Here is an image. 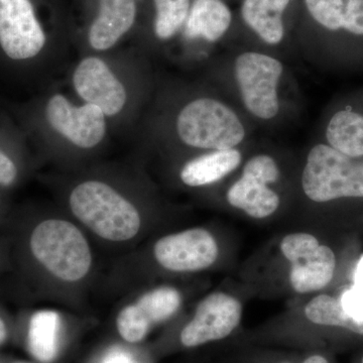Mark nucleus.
Listing matches in <instances>:
<instances>
[{
  "instance_id": "obj_1",
  "label": "nucleus",
  "mask_w": 363,
  "mask_h": 363,
  "mask_svg": "<svg viewBox=\"0 0 363 363\" xmlns=\"http://www.w3.org/2000/svg\"><path fill=\"white\" fill-rule=\"evenodd\" d=\"M68 83L74 96L98 107L118 135H135L157 88L150 59L135 47L78 56Z\"/></svg>"
},
{
  "instance_id": "obj_2",
  "label": "nucleus",
  "mask_w": 363,
  "mask_h": 363,
  "mask_svg": "<svg viewBox=\"0 0 363 363\" xmlns=\"http://www.w3.org/2000/svg\"><path fill=\"white\" fill-rule=\"evenodd\" d=\"M135 138L173 140L186 149L211 152L236 149L247 138L238 114L218 98L199 91L169 93L156 88Z\"/></svg>"
},
{
  "instance_id": "obj_3",
  "label": "nucleus",
  "mask_w": 363,
  "mask_h": 363,
  "mask_svg": "<svg viewBox=\"0 0 363 363\" xmlns=\"http://www.w3.org/2000/svg\"><path fill=\"white\" fill-rule=\"evenodd\" d=\"M39 138L52 150L90 155L104 149L112 136L106 117L94 105L74 100L54 85L35 109Z\"/></svg>"
},
{
  "instance_id": "obj_4",
  "label": "nucleus",
  "mask_w": 363,
  "mask_h": 363,
  "mask_svg": "<svg viewBox=\"0 0 363 363\" xmlns=\"http://www.w3.org/2000/svg\"><path fill=\"white\" fill-rule=\"evenodd\" d=\"M72 213L99 238L123 242L140 233L142 216L135 203L116 185L104 179H84L71 188Z\"/></svg>"
},
{
  "instance_id": "obj_5",
  "label": "nucleus",
  "mask_w": 363,
  "mask_h": 363,
  "mask_svg": "<svg viewBox=\"0 0 363 363\" xmlns=\"http://www.w3.org/2000/svg\"><path fill=\"white\" fill-rule=\"evenodd\" d=\"M0 50L16 64L39 63L54 73L68 58V45L50 38L32 0H0Z\"/></svg>"
},
{
  "instance_id": "obj_6",
  "label": "nucleus",
  "mask_w": 363,
  "mask_h": 363,
  "mask_svg": "<svg viewBox=\"0 0 363 363\" xmlns=\"http://www.w3.org/2000/svg\"><path fill=\"white\" fill-rule=\"evenodd\" d=\"M30 248L38 262L61 281H77L92 266L88 241L71 222L47 219L33 229Z\"/></svg>"
},
{
  "instance_id": "obj_7",
  "label": "nucleus",
  "mask_w": 363,
  "mask_h": 363,
  "mask_svg": "<svg viewBox=\"0 0 363 363\" xmlns=\"http://www.w3.org/2000/svg\"><path fill=\"white\" fill-rule=\"evenodd\" d=\"M302 188L317 203L363 198V160L346 156L325 143L314 145L306 160Z\"/></svg>"
},
{
  "instance_id": "obj_8",
  "label": "nucleus",
  "mask_w": 363,
  "mask_h": 363,
  "mask_svg": "<svg viewBox=\"0 0 363 363\" xmlns=\"http://www.w3.org/2000/svg\"><path fill=\"white\" fill-rule=\"evenodd\" d=\"M234 78L245 111L257 121H269L281 111V61L259 52H245L233 65Z\"/></svg>"
},
{
  "instance_id": "obj_9",
  "label": "nucleus",
  "mask_w": 363,
  "mask_h": 363,
  "mask_svg": "<svg viewBox=\"0 0 363 363\" xmlns=\"http://www.w3.org/2000/svg\"><path fill=\"white\" fill-rule=\"evenodd\" d=\"M281 252L291 264L290 283L296 292H316L333 279L335 255L312 234H289L281 240Z\"/></svg>"
},
{
  "instance_id": "obj_10",
  "label": "nucleus",
  "mask_w": 363,
  "mask_h": 363,
  "mask_svg": "<svg viewBox=\"0 0 363 363\" xmlns=\"http://www.w3.org/2000/svg\"><path fill=\"white\" fill-rule=\"evenodd\" d=\"M278 162L267 154L255 155L243 167L242 175L227 191L229 204L255 219L272 216L281 205V198L269 187L279 179Z\"/></svg>"
},
{
  "instance_id": "obj_11",
  "label": "nucleus",
  "mask_w": 363,
  "mask_h": 363,
  "mask_svg": "<svg viewBox=\"0 0 363 363\" xmlns=\"http://www.w3.org/2000/svg\"><path fill=\"white\" fill-rule=\"evenodd\" d=\"M138 0H96L94 13L77 43L78 56L116 51L138 23Z\"/></svg>"
},
{
  "instance_id": "obj_12",
  "label": "nucleus",
  "mask_w": 363,
  "mask_h": 363,
  "mask_svg": "<svg viewBox=\"0 0 363 363\" xmlns=\"http://www.w3.org/2000/svg\"><path fill=\"white\" fill-rule=\"evenodd\" d=\"M219 248L209 231L192 228L157 241L154 255L160 266L175 272H199L216 262Z\"/></svg>"
},
{
  "instance_id": "obj_13",
  "label": "nucleus",
  "mask_w": 363,
  "mask_h": 363,
  "mask_svg": "<svg viewBox=\"0 0 363 363\" xmlns=\"http://www.w3.org/2000/svg\"><path fill=\"white\" fill-rule=\"evenodd\" d=\"M242 306L225 293H213L201 301L194 317L181 332V342L196 347L230 335L240 323Z\"/></svg>"
},
{
  "instance_id": "obj_14",
  "label": "nucleus",
  "mask_w": 363,
  "mask_h": 363,
  "mask_svg": "<svg viewBox=\"0 0 363 363\" xmlns=\"http://www.w3.org/2000/svg\"><path fill=\"white\" fill-rule=\"evenodd\" d=\"M180 293L172 286H161L142 296L119 313L116 327L119 335L130 343L147 337L154 325L166 321L180 308Z\"/></svg>"
},
{
  "instance_id": "obj_15",
  "label": "nucleus",
  "mask_w": 363,
  "mask_h": 363,
  "mask_svg": "<svg viewBox=\"0 0 363 363\" xmlns=\"http://www.w3.org/2000/svg\"><path fill=\"white\" fill-rule=\"evenodd\" d=\"M305 315L312 323L341 327L363 336V286H354L341 298L319 295L305 307Z\"/></svg>"
},
{
  "instance_id": "obj_16",
  "label": "nucleus",
  "mask_w": 363,
  "mask_h": 363,
  "mask_svg": "<svg viewBox=\"0 0 363 363\" xmlns=\"http://www.w3.org/2000/svg\"><path fill=\"white\" fill-rule=\"evenodd\" d=\"M241 161L242 156L238 149L202 152L183 164L179 178L188 187H205L233 173L240 167Z\"/></svg>"
},
{
  "instance_id": "obj_17",
  "label": "nucleus",
  "mask_w": 363,
  "mask_h": 363,
  "mask_svg": "<svg viewBox=\"0 0 363 363\" xmlns=\"http://www.w3.org/2000/svg\"><path fill=\"white\" fill-rule=\"evenodd\" d=\"M233 13L222 0H193L183 35L187 40L215 43L228 30Z\"/></svg>"
},
{
  "instance_id": "obj_18",
  "label": "nucleus",
  "mask_w": 363,
  "mask_h": 363,
  "mask_svg": "<svg viewBox=\"0 0 363 363\" xmlns=\"http://www.w3.org/2000/svg\"><path fill=\"white\" fill-rule=\"evenodd\" d=\"M291 0H243L241 16L248 28L267 45H279L285 38L284 13Z\"/></svg>"
},
{
  "instance_id": "obj_19",
  "label": "nucleus",
  "mask_w": 363,
  "mask_h": 363,
  "mask_svg": "<svg viewBox=\"0 0 363 363\" xmlns=\"http://www.w3.org/2000/svg\"><path fill=\"white\" fill-rule=\"evenodd\" d=\"M313 18L329 30L363 35V0H304Z\"/></svg>"
},
{
  "instance_id": "obj_20",
  "label": "nucleus",
  "mask_w": 363,
  "mask_h": 363,
  "mask_svg": "<svg viewBox=\"0 0 363 363\" xmlns=\"http://www.w3.org/2000/svg\"><path fill=\"white\" fill-rule=\"evenodd\" d=\"M61 318L55 311H40L30 318L28 345L30 354L38 362L51 363L59 353Z\"/></svg>"
},
{
  "instance_id": "obj_21",
  "label": "nucleus",
  "mask_w": 363,
  "mask_h": 363,
  "mask_svg": "<svg viewBox=\"0 0 363 363\" xmlns=\"http://www.w3.org/2000/svg\"><path fill=\"white\" fill-rule=\"evenodd\" d=\"M327 143L333 149L353 159L363 157V116L358 112L340 111L329 121Z\"/></svg>"
},
{
  "instance_id": "obj_22",
  "label": "nucleus",
  "mask_w": 363,
  "mask_h": 363,
  "mask_svg": "<svg viewBox=\"0 0 363 363\" xmlns=\"http://www.w3.org/2000/svg\"><path fill=\"white\" fill-rule=\"evenodd\" d=\"M155 9L152 35L159 43L173 40L183 30L191 0H152Z\"/></svg>"
},
{
  "instance_id": "obj_23",
  "label": "nucleus",
  "mask_w": 363,
  "mask_h": 363,
  "mask_svg": "<svg viewBox=\"0 0 363 363\" xmlns=\"http://www.w3.org/2000/svg\"><path fill=\"white\" fill-rule=\"evenodd\" d=\"M18 169L13 157L0 149V186H11L16 182Z\"/></svg>"
},
{
  "instance_id": "obj_24",
  "label": "nucleus",
  "mask_w": 363,
  "mask_h": 363,
  "mask_svg": "<svg viewBox=\"0 0 363 363\" xmlns=\"http://www.w3.org/2000/svg\"><path fill=\"white\" fill-rule=\"evenodd\" d=\"M288 363V362H285ZM303 363H329L326 358L321 357V355H313L307 358Z\"/></svg>"
},
{
  "instance_id": "obj_25",
  "label": "nucleus",
  "mask_w": 363,
  "mask_h": 363,
  "mask_svg": "<svg viewBox=\"0 0 363 363\" xmlns=\"http://www.w3.org/2000/svg\"><path fill=\"white\" fill-rule=\"evenodd\" d=\"M7 336V330L6 324L2 321L1 318H0V344L4 342L6 340Z\"/></svg>"
},
{
  "instance_id": "obj_26",
  "label": "nucleus",
  "mask_w": 363,
  "mask_h": 363,
  "mask_svg": "<svg viewBox=\"0 0 363 363\" xmlns=\"http://www.w3.org/2000/svg\"><path fill=\"white\" fill-rule=\"evenodd\" d=\"M108 363H126V362H124V360L113 359V360H111V362H109Z\"/></svg>"
},
{
  "instance_id": "obj_27",
  "label": "nucleus",
  "mask_w": 363,
  "mask_h": 363,
  "mask_svg": "<svg viewBox=\"0 0 363 363\" xmlns=\"http://www.w3.org/2000/svg\"><path fill=\"white\" fill-rule=\"evenodd\" d=\"M16 363H30V362H16Z\"/></svg>"
},
{
  "instance_id": "obj_28",
  "label": "nucleus",
  "mask_w": 363,
  "mask_h": 363,
  "mask_svg": "<svg viewBox=\"0 0 363 363\" xmlns=\"http://www.w3.org/2000/svg\"><path fill=\"white\" fill-rule=\"evenodd\" d=\"M362 363H363V357H362Z\"/></svg>"
}]
</instances>
